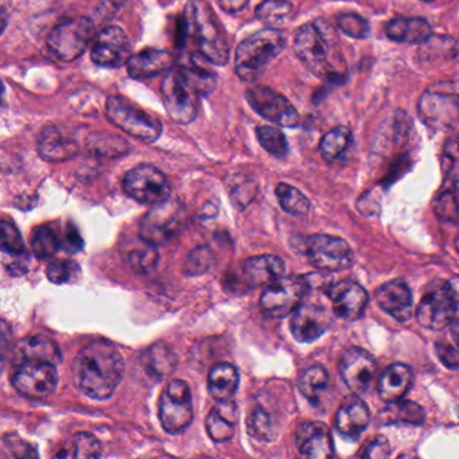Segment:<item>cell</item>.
Here are the masks:
<instances>
[{"instance_id":"cell-13","label":"cell","mask_w":459,"mask_h":459,"mask_svg":"<svg viewBox=\"0 0 459 459\" xmlns=\"http://www.w3.org/2000/svg\"><path fill=\"white\" fill-rule=\"evenodd\" d=\"M305 252L311 264L330 273L346 270L353 263L351 247L337 236H311L306 240Z\"/></svg>"},{"instance_id":"cell-47","label":"cell","mask_w":459,"mask_h":459,"mask_svg":"<svg viewBox=\"0 0 459 459\" xmlns=\"http://www.w3.org/2000/svg\"><path fill=\"white\" fill-rule=\"evenodd\" d=\"M130 265L139 273H149L155 267L158 262V252L152 244L146 243L143 248L135 249L131 252Z\"/></svg>"},{"instance_id":"cell-9","label":"cell","mask_w":459,"mask_h":459,"mask_svg":"<svg viewBox=\"0 0 459 459\" xmlns=\"http://www.w3.org/2000/svg\"><path fill=\"white\" fill-rule=\"evenodd\" d=\"M123 187L133 200L142 205L157 206L170 200V182L155 166H136L126 174Z\"/></svg>"},{"instance_id":"cell-51","label":"cell","mask_w":459,"mask_h":459,"mask_svg":"<svg viewBox=\"0 0 459 459\" xmlns=\"http://www.w3.org/2000/svg\"><path fill=\"white\" fill-rule=\"evenodd\" d=\"M249 0H217L220 9L224 10L225 13L235 14V13L241 12L246 9Z\"/></svg>"},{"instance_id":"cell-35","label":"cell","mask_w":459,"mask_h":459,"mask_svg":"<svg viewBox=\"0 0 459 459\" xmlns=\"http://www.w3.org/2000/svg\"><path fill=\"white\" fill-rule=\"evenodd\" d=\"M101 455V445L98 437L90 432H79L74 435L57 454L58 458H99Z\"/></svg>"},{"instance_id":"cell-12","label":"cell","mask_w":459,"mask_h":459,"mask_svg":"<svg viewBox=\"0 0 459 459\" xmlns=\"http://www.w3.org/2000/svg\"><path fill=\"white\" fill-rule=\"evenodd\" d=\"M13 386L33 399H44L57 388V367L49 361H26L15 367Z\"/></svg>"},{"instance_id":"cell-40","label":"cell","mask_w":459,"mask_h":459,"mask_svg":"<svg viewBox=\"0 0 459 459\" xmlns=\"http://www.w3.org/2000/svg\"><path fill=\"white\" fill-rule=\"evenodd\" d=\"M291 0H264L256 10L257 18L268 26L283 23L292 14Z\"/></svg>"},{"instance_id":"cell-7","label":"cell","mask_w":459,"mask_h":459,"mask_svg":"<svg viewBox=\"0 0 459 459\" xmlns=\"http://www.w3.org/2000/svg\"><path fill=\"white\" fill-rule=\"evenodd\" d=\"M95 34L90 18H72L50 31L48 48L58 60L72 63L84 55Z\"/></svg>"},{"instance_id":"cell-24","label":"cell","mask_w":459,"mask_h":459,"mask_svg":"<svg viewBox=\"0 0 459 459\" xmlns=\"http://www.w3.org/2000/svg\"><path fill=\"white\" fill-rule=\"evenodd\" d=\"M39 152L48 162H64L79 152V143L74 136L57 126H47L39 138Z\"/></svg>"},{"instance_id":"cell-18","label":"cell","mask_w":459,"mask_h":459,"mask_svg":"<svg viewBox=\"0 0 459 459\" xmlns=\"http://www.w3.org/2000/svg\"><path fill=\"white\" fill-rule=\"evenodd\" d=\"M333 310L343 321H357L367 307L368 292L356 281H343L329 290Z\"/></svg>"},{"instance_id":"cell-41","label":"cell","mask_w":459,"mask_h":459,"mask_svg":"<svg viewBox=\"0 0 459 459\" xmlns=\"http://www.w3.org/2000/svg\"><path fill=\"white\" fill-rule=\"evenodd\" d=\"M257 139L265 152L276 158H284L289 152L286 135L279 128L263 126L257 128Z\"/></svg>"},{"instance_id":"cell-10","label":"cell","mask_w":459,"mask_h":459,"mask_svg":"<svg viewBox=\"0 0 459 459\" xmlns=\"http://www.w3.org/2000/svg\"><path fill=\"white\" fill-rule=\"evenodd\" d=\"M160 420L169 434H179L193 421V399L184 380L170 381L160 400Z\"/></svg>"},{"instance_id":"cell-15","label":"cell","mask_w":459,"mask_h":459,"mask_svg":"<svg viewBox=\"0 0 459 459\" xmlns=\"http://www.w3.org/2000/svg\"><path fill=\"white\" fill-rule=\"evenodd\" d=\"M340 373L353 394H365L375 385L377 362L364 349L351 348L341 357Z\"/></svg>"},{"instance_id":"cell-32","label":"cell","mask_w":459,"mask_h":459,"mask_svg":"<svg viewBox=\"0 0 459 459\" xmlns=\"http://www.w3.org/2000/svg\"><path fill=\"white\" fill-rule=\"evenodd\" d=\"M142 367L152 380H162L177 368V356L168 343L158 342L142 356Z\"/></svg>"},{"instance_id":"cell-8","label":"cell","mask_w":459,"mask_h":459,"mask_svg":"<svg viewBox=\"0 0 459 459\" xmlns=\"http://www.w3.org/2000/svg\"><path fill=\"white\" fill-rule=\"evenodd\" d=\"M455 310V297L450 281H435L427 286L416 308V318L426 329L443 330L450 327Z\"/></svg>"},{"instance_id":"cell-36","label":"cell","mask_w":459,"mask_h":459,"mask_svg":"<svg viewBox=\"0 0 459 459\" xmlns=\"http://www.w3.org/2000/svg\"><path fill=\"white\" fill-rule=\"evenodd\" d=\"M329 384V373L321 365L308 368L298 381L299 391L311 403H316Z\"/></svg>"},{"instance_id":"cell-37","label":"cell","mask_w":459,"mask_h":459,"mask_svg":"<svg viewBox=\"0 0 459 459\" xmlns=\"http://www.w3.org/2000/svg\"><path fill=\"white\" fill-rule=\"evenodd\" d=\"M351 142V133L348 127H337L325 134L319 143V152L326 162H334L342 157Z\"/></svg>"},{"instance_id":"cell-1","label":"cell","mask_w":459,"mask_h":459,"mask_svg":"<svg viewBox=\"0 0 459 459\" xmlns=\"http://www.w3.org/2000/svg\"><path fill=\"white\" fill-rule=\"evenodd\" d=\"M125 370L119 348L109 341H95L85 346L72 365L77 388L93 400L109 399L119 386Z\"/></svg>"},{"instance_id":"cell-43","label":"cell","mask_w":459,"mask_h":459,"mask_svg":"<svg viewBox=\"0 0 459 459\" xmlns=\"http://www.w3.org/2000/svg\"><path fill=\"white\" fill-rule=\"evenodd\" d=\"M2 251L10 256H23L25 255V244L22 235L13 222L2 221Z\"/></svg>"},{"instance_id":"cell-39","label":"cell","mask_w":459,"mask_h":459,"mask_svg":"<svg viewBox=\"0 0 459 459\" xmlns=\"http://www.w3.org/2000/svg\"><path fill=\"white\" fill-rule=\"evenodd\" d=\"M276 197L283 211L292 216H305L310 211L308 198L291 185L279 184L276 186Z\"/></svg>"},{"instance_id":"cell-21","label":"cell","mask_w":459,"mask_h":459,"mask_svg":"<svg viewBox=\"0 0 459 459\" xmlns=\"http://www.w3.org/2000/svg\"><path fill=\"white\" fill-rule=\"evenodd\" d=\"M279 416L270 397L257 396L252 400L247 412V429L251 437L263 442L275 439L279 434Z\"/></svg>"},{"instance_id":"cell-30","label":"cell","mask_w":459,"mask_h":459,"mask_svg":"<svg viewBox=\"0 0 459 459\" xmlns=\"http://www.w3.org/2000/svg\"><path fill=\"white\" fill-rule=\"evenodd\" d=\"M413 383V372L408 365L394 364L386 368L378 378V394L384 402L403 399Z\"/></svg>"},{"instance_id":"cell-16","label":"cell","mask_w":459,"mask_h":459,"mask_svg":"<svg viewBox=\"0 0 459 459\" xmlns=\"http://www.w3.org/2000/svg\"><path fill=\"white\" fill-rule=\"evenodd\" d=\"M184 209L176 203L154 206L141 224V238L144 243L158 246L173 238L182 225Z\"/></svg>"},{"instance_id":"cell-19","label":"cell","mask_w":459,"mask_h":459,"mask_svg":"<svg viewBox=\"0 0 459 459\" xmlns=\"http://www.w3.org/2000/svg\"><path fill=\"white\" fill-rule=\"evenodd\" d=\"M330 325V316L324 307L303 303L292 314L290 329L298 342H313L318 340Z\"/></svg>"},{"instance_id":"cell-28","label":"cell","mask_w":459,"mask_h":459,"mask_svg":"<svg viewBox=\"0 0 459 459\" xmlns=\"http://www.w3.org/2000/svg\"><path fill=\"white\" fill-rule=\"evenodd\" d=\"M238 420V405L232 400L219 402L206 416V431L216 443H224L232 439Z\"/></svg>"},{"instance_id":"cell-31","label":"cell","mask_w":459,"mask_h":459,"mask_svg":"<svg viewBox=\"0 0 459 459\" xmlns=\"http://www.w3.org/2000/svg\"><path fill=\"white\" fill-rule=\"evenodd\" d=\"M386 37L400 44H424L431 37V26L423 18H394L385 26Z\"/></svg>"},{"instance_id":"cell-17","label":"cell","mask_w":459,"mask_h":459,"mask_svg":"<svg viewBox=\"0 0 459 459\" xmlns=\"http://www.w3.org/2000/svg\"><path fill=\"white\" fill-rule=\"evenodd\" d=\"M130 39L126 31L117 26H109L96 37L91 58L103 68H120L130 60Z\"/></svg>"},{"instance_id":"cell-34","label":"cell","mask_w":459,"mask_h":459,"mask_svg":"<svg viewBox=\"0 0 459 459\" xmlns=\"http://www.w3.org/2000/svg\"><path fill=\"white\" fill-rule=\"evenodd\" d=\"M381 420L384 423H408L421 424L426 419L423 408L408 400H396L388 403V407L380 413Z\"/></svg>"},{"instance_id":"cell-2","label":"cell","mask_w":459,"mask_h":459,"mask_svg":"<svg viewBox=\"0 0 459 459\" xmlns=\"http://www.w3.org/2000/svg\"><path fill=\"white\" fill-rule=\"evenodd\" d=\"M216 82V76L197 64L170 69L162 82L163 103L170 119L178 125L195 122L200 98L213 92Z\"/></svg>"},{"instance_id":"cell-50","label":"cell","mask_w":459,"mask_h":459,"mask_svg":"<svg viewBox=\"0 0 459 459\" xmlns=\"http://www.w3.org/2000/svg\"><path fill=\"white\" fill-rule=\"evenodd\" d=\"M389 454H391V448H389L388 440L384 437H377L368 446L362 456L370 459H383L389 456Z\"/></svg>"},{"instance_id":"cell-26","label":"cell","mask_w":459,"mask_h":459,"mask_svg":"<svg viewBox=\"0 0 459 459\" xmlns=\"http://www.w3.org/2000/svg\"><path fill=\"white\" fill-rule=\"evenodd\" d=\"M63 359L60 348L44 335L23 338L15 345L13 362L14 367L26 361H49L57 365Z\"/></svg>"},{"instance_id":"cell-25","label":"cell","mask_w":459,"mask_h":459,"mask_svg":"<svg viewBox=\"0 0 459 459\" xmlns=\"http://www.w3.org/2000/svg\"><path fill=\"white\" fill-rule=\"evenodd\" d=\"M370 415L367 404L359 394H349L341 403L335 415V427L343 437L357 439L369 424Z\"/></svg>"},{"instance_id":"cell-48","label":"cell","mask_w":459,"mask_h":459,"mask_svg":"<svg viewBox=\"0 0 459 459\" xmlns=\"http://www.w3.org/2000/svg\"><path fill=\"white\" fill-rule=\"evenodd\" d=\"M437 359L448 369H458L459 368V340L453 337V340H443L435 345Z\"/></svg>"},{"instance_id":"cell-29","label":"cell","mask_w":459,"mask_h":459,"mask_svg":"<svg viewBox=\"0 0 459 459\" xmlns=\"http://www.w3.org/2000/svg\"><path fill=\"white\" fill-rule=\"evenodd\" d=\"M244 273L254 286L270 287L284 278L286 264L275 255H262L244 263Z\"/></svg>"},{"instance_id":"cell-11","label":"cell","mask_w":459,"mask_h":459,"mask_svg":"<svg viewBox=\"0 0 459 459\" xmlns=\"http://www.w3.org/2000/svg\"><path fill=\"white\" fill-rule=\"evenodd\" d=\"M307 289V279L284 276L278 283L265 289L260 298V307L271 318H283L302 305Z\"/></svg>"},{"instance_id":"cell-33","label":"cell","mask_w":459,"mask_h":459,"mask_svg":"<svg viewBox=\"0 0 459 459\" xmlns=\"http://www.w3.org/2000/svg\"><path fill=\"white\" fill-rule=\"evenodd\" d=\"M240 375L233 365L221 362L212 368L208 377V391L216 402L232 399L238 392Z\"/></svg>"},{"instance_id":"cell-20","label":"cell","mask_w":459,"mask_h":459,"mask_svg":"<svg viewBox=\"0 0 459 459\" xmlns=\"http://www.w3.org/2000/svg\"><path fill=\"white\" fill-rule=\"evenodd\" d=\"M298 450L303 456L313 459H329L334 455L332 434L326 424L307 421L300 424L295 435Z\"/></svg>"},{"instance_id":"cell-5","label":"cell","mask_w":459,"mask_h":459,"mask_svg":"<svg viewBox=\"0 0 459 459\" xmlns=\"http://www.w3.org/2000/svg\"><path fill=\"white\" fill-rule=\"evenodd\" d=\"M286 39L275 29H265L244 39L236 50V74L243 82H254L283 52Z\"/></svg>"},{"instance_id":"cell-44","label":"cell","mask_w":459,"mask_h":459,"mask_svg":"<svg viewBox=\"0 0 459 459\" xmlns=\"http://www.w3.org/2000/svg\"><path fill=\"white\" fill-rule=\"evenodd\" d=\"M79 273V264L72 260H55L47 267L48 279L56 284L69 283Z\"/></svg>"},{"instance_id":"cell-3","label":"cell","mask_w":459,"mask_h":459,"mask_svg":"<svg viewBox=\"0 0 459 459\" xmlns=\"http://www.w3.org/2000/svg\"><path fill=\"white\" fill-rule=\"evenodd\" d=\"M294 50L306 68L316 77L338 82L345 76V60L330 26L321 22L300 26L295 34Z\"/></svg>"},{"instance_id":"cell-6","label":"cell","mask_w":459,"mask_h":459,"mask_svg":"<svg viewBox=\"0 0 459 459\" xmlns=\"http://www.w3.org/2000/svg\"><path fill=\"white\" fill-rule=\"evenodd\" d=\"M106 112L112 125L134 138L152 143L162 135V125L155 117L122 96H111Z\"/></svg>"},{"instance_id":"cell-45","label":"cell","mask_w":459,"mask_h":459,"mask_svg":"<svg viewBox=\"0 0 459 459\" xmlns=\"http://www.w3.org/2000/svg\"><path fill=\"white\" fill-rule=\"evenodd\" d=\"M435 213L440 219L455 221L459 219V195L454 190L447 189L440 193L439 197L435 200Z\"/></svg>"},{"instance_id":"cell-23","label":"cell","mask_w":459,"mask_h":459,"mask_svg":"<svg viewBox=\"0 0 459 459\" xmlns=\"http://www.w3.org/2000/svg\"><path fill=\"white\" fill-rule=\"evenodd\" d=\"M376 302L396 321L407 322L412 316V292L403 281H386L378 287L376 291Z\"/></svg>"},{"instance_id":"cell-46","label":"cell","mask_w":459,"mask_h":459,"mask_svg":"<svg viewBox=\"0 0 459 459\" xmlns=\"http://www.w3.org/2000/svg\"><path fill=\"white\" fill-rule=\"evenodd\" d=\"M338 28L353 39H367L370 34L369 23L357 14H342L337 20Z\"/></svg>"},{"instance_id":"cell-27","label":"cell","mask_w":459,"mask_h":459,"mask_svg":"<svg viewBox=\"0 0 459 459\" xmlns=\"http://www.w3.org/2000/svg\"><path fill=\"white\" fill-rule=\"evenodd\" d=\"M174 68V57L168 50L146 49L130 57L127 71L133 79L144 80Z\"/></svg>"},{"instance_id":"cell-49","label":"cell","mask_w":459,"mask_h":459,"mask_svg":"<svg viewBox=\"0 0 459 459\" xmlns=\"http://www.w3.org/2000/svg\"><path fill=\"white\" fill-rule=\"evenodd\" d=\"M82 247H84V241H82L79 230L74 227L66 228L65 236L61 240V249L68 254H76V252L82 251Z\"/></svg>"},{"instance_id":"cell-52","label":"cell","mask_w":459,"mask_h":459,"mask_svg":"<svg viewBox=\"0 0 459 459\" xmlns=\"http://www.w3.org/2000/svg\"><path fill=\"white\" fill-rule=\"evenodd\" d=\"M421 2H432V0H421Z\"/></svg>"},{"instance_id":"cell-22","label":"cell","mask_w":459,"mask_h":459,"mask_svg":"<svg viewBox=\"0 0 459 459\" xmlns=\"http://www.w3.org/2000/svg\"><path fill=\"white\" fill-rule=\"evenodd\" d=\"M419 111L429 125L450 126L459 117V95L429 91L421 96Z\"/></svg>"},{"instance_id":"cell-42","label":"cell","mask_w":459,"mask_h":459,"mask_svg":"<svg viewBox=\"0 0 459 459\" xmlns=\"http://www.w3.org/2000/svg\"><path fill=\"white\" fill-rule=\"evenodd\" d=\"M214 263V254L209 247H198L195 251L190 252L189 256L185 260L184 273L189 276H200L208 273Z\"/></svg>"},{"instance_id":"cell-38","label":"cell","mask_w":459,"mask_h":459,"mask_svg":"<svg viewBox=\"0 0 459 459\" xmlns=\"http://www.w3.org/2000/svg\"><path fill=\"white\" fill-rule=\"evenodd\" d=\"M31 249L39 259H49L61 249V238L49 225H39L31 233Z\"/></svg>"},{"instance_id":"cell-14","label":"cell","mask_w":459,"mask_h":459,"mask_svg":"<svg viewBox=\"0 0 459 459\" xmlns=\"http://www.w3.org/2000/svg\"><path fill=\"white\" fill-rule=\"evenodd\" d=\"M247 101L255 112L281 127H297L299 114L284 96L268 87L251 88L246 93Z\"/></svg>"},{"instance_id":"cell-4","label":"cell","mask_w":459,"mask_h":459,"mask_svg":"<svg viewBox=\"0 0 459 459\" xmlns=\"http://www.w3.org/2000/svg\"><path fill=\"white\" fill-rule=\"evenodd\" d=\"M184 39H189L208 63L224 66L230 45L219 20L205 0H189L184 13Z\"/></svg>"}]
</instances>
